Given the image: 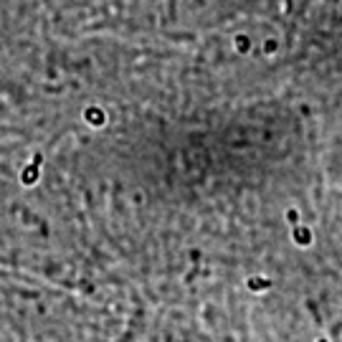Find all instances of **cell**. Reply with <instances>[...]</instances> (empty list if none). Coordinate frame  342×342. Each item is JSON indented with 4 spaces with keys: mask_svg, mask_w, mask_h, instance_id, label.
Returning <instances> with one entry per match:
<instances>
[{
    "mask_svg": "<svg viewBox=\"0 0 342 342\" xmlns=\"http://www.w3.org/2000/svg\"><path fill=\"white\" fill-rule=\"evenodd\" d=\"M320 342H327V340H320Z\"/></svg>",
    "mask_w": 342,
    "mask_h": 342,
    "instance_id": "6da1fadb",
    "label": "cell"
}]
</instances>
